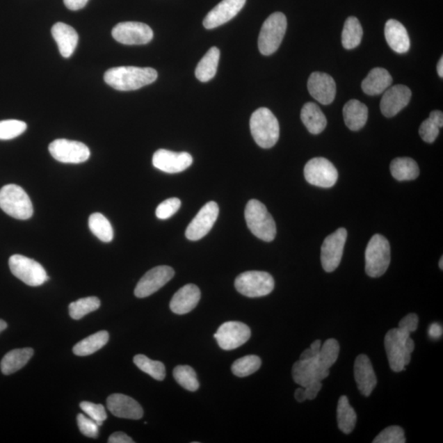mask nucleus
<instances>
[{"label": "nucleus", "mask_w": 443, "mask_h": 443, "mask_svg": "<svg viewBox=\"0 0 443 443\" xmlns=\"http://www.w3.org/2000/svg\"><path fill=\"white\" fill-rule=\"evenodd\" d=\"M245 2L246 0H223L205 17L204 26L207 29H214L225 24L237 15Z\"/></svg>", "instance_id": "20"}, {"label": "nucleus", "mask_w": 443, "mask_h": 443, "mask_svg": "<svg viewBox=\"0 0 443 443\" xmlns=\"http://www.w3.org/2000/svg\"><path fill=\"white\" fill-rule=\"evenodd\" d=\"M108 409L114 417L129 419L143 417V409L131 397L120 394H112L107 399Z\"/></svg>", "instance_id": "21"}, {"label": "nucleus", "mask_w": 443, "mask_h": 443, "mask_svg": "<svg viewBox=\"0 0 443 443\" xmlns=\"http://www.w3.org/2000/svg\"><path fill=\"white\" fill-rule=\"evenodd\" d=\"M304 175L309 184L330 188L335 186L339 178V172L335 166L325 158L319 157L310 159L305 164Z\"/></svg>", "instance_id": "10"}, {"label": "nucleus", "mask_w": 443, "mask_h": 443, "mask_svg": "<svg viewBox=\"0 0 443 443\" xmlns=\"http://www.w3.org/2000/svg\"><path fill=\"white\" fill-rule=\"evenodd\" d=\"M108 340V332L107 331H99L76 344L73 347V353L79 356L92 355L106 345Z\"/></svg>", "instance_id": "33"}, {"label": "nucleus", "mask_w": 443, "mask_h": 443, "mask_svg": "<svg viewBox=\"0 0 443 443\" xmlns=\"http://www.w3.org/2000/svg\"><path fill=\"white\" fill-rule=\"evenodd\" d=\"M405 433L399 426L387 427L374 438L373 443H405Z\"/></svg>", "instance_id": "43"}, {"label": "nucleus", "mask_w": 443, "mask_h": 443, "mask_svg": "<svg viewBox=\"0 0 443 443\" xmlns=\"http://www.w3.org/2000/svg\"><path fill=\"white\" fill-rule=\"evenodd\" d=\"M88 1L89 0H63L66 7L72 11L83 8Z\"/></svg>", "instance_id": "51"}, {"label": "nucleus", "mask_w": 443, "mask_h": 443, "mask_svg": "<svg viewBox=\"0 0 443 443\" xmlns=\"http://www.w3.org/2000/svg\"><path fill=\"white\" fill-rule=\"evenodd\" d=\"M49 152L57 161L63 163H81L88 161L90 152L88 146L79 141L67 139L54 140Z\"/></svg>", "instance_id": "11"}, {"label": "nucleus", "mask_w": 443, "mask_h": 443, "mask_svg": "<svg viewBox=\"0 0 443 443\" xmlns=\"http://www.w3.org/2000/svg\"><path fill=\"white\" fill-rule=\"evenodd\" d=\"M322 382L321 381L315 380L307 387H305V395H307V400H314L316 398L319 391L321 390Z\"/></svg>", "instance_id": "49"}, {"label": "nucleus", "mask_w": 443, "mask_h": 443, "mask_svg": "<svg viewBox=\"0 0 443 443\" xmlns=\"http://www.w3.org/2000/svg\"><path fill=\"white\" fill-rule=\"evenodd\" d=\"M363 29L360 21L355 17H350L346 20L341 34V43L346 49H353L362 42Z\"/></svg>", "instance_id": "35"}, {"label": "nucleus", "mask_w": 443, "mask_h": 443, "mask_svg": "<svg viewBox=\"0 0 443 443\" xmlns=\"http://www.w3.org/2000/svg\"><path fill=\"white\" fill-rule=\"evenodd\" d=\"M261 360L257 355H245L236 360L232 365V371L237 377H248L257 372L261 367Z\"/></svg>", "instance_id": "39"}, {"label": "nucleus", "mask_w": 443, "mask_h": 443, "mask_svg": "<svg viewBox=\"0 0 443 443\" xmlns=\"http://www.w3.org/2000/svg\"><path fill=\"white\" fill-rule=\"evenodd\" d=\"M340 351V346L339 341L335 339H328L323 346L321 351L315 358L319 367L324 369V371H330V368L332 367L339 358Z\"/></svg>", "instance_id": "37"}, {"label": "nucleus", "mask_w": 443, "mask_h": 443, "mask_svg": "<svg viewBox=\"0 0 443 443\" xmlns=\"http://www.w3.org/2000/svg\"><path fill=\"white\" fill-rule=\"evenodd\" d=\"M158 79V72L152 67H117L104 73V81L117 90H138L153 83Z\"/></svg>", "instance_id": "1"}, {"label": "nucleus", "mask_w": 443, "mask_h": 443, "mask_svg": "<svg viewBox=\"0 0 443 443\" xmlns=\"http://www.w3.org/2000/svg\"><path fill=\"white\" fill-rule=\"evenodd\" d=\"M410 333L401 328H392L385 336V345L392 371L401 372L410 364L411 353L405 348V341Z\"/></svg>", "instance_id": "7"}, {"label": "nucleus", "mask_w": 443, "mask_h": 443, "mask_svg": "<svg viewBox=\"0 0 443 443\" xmlns=\"http://www.w3.org/2000/svg\"><path fill=\"white\" fill-rule=\"evenodd\" d=\"M429 120H430L433 123L440 127H442L443 126V113L440 111H435L431 112L430 115H429Z\"/></svg>", "instance_id": "53"}, {"label": "nucleus", "mask_w": 443, "mask_h": 443, "mask_svg": "<svg viewBox=\"0 0 443 443\" xmlns=\"http://www.w3.org/2000/svg\"><path fill=\"white\" fill-rule=\"evenodd\" d=\"M346 239L347 232L341 227L324 240L321 248V264L326 272H333L339 266Z\"/></svg>", "instance_id": "13"}, {"label": "nucleus", "mask_w": 443, "mask_h": 443, "mask_svg": "<svg viewBox=\"0 0 443 443\" xmlns=\"http://www.w3.org/2000/svg\"><path fill=\"white\" fill-rule=\"evenodd\" d=\"M250 328L246 324L241 322L229 321L223 323L218 328L214 337H216L220 348L231 351L239 348L245 344L250 339Z\"/></svg>", "instance_id": "14"}, {"label": "nucleus", "mask_w": 443, "mask_h": 443, "mask_svg": "<svg viewBox=\"0 0 443 443\" xmlns=\"http://www.w3.org/2000/svg\"><path fill=\"white\" fill-rule=\"evenodd\" d=\"M419 324V318L415 314L406 315L399 323L398 328L409 332L410 333L417 331Z\"/></svg>", "instance_id": "48"}, {"label": "nucleus", "mask_w": 443, "mask_h": 443, "mask_svg": "<svg viewBox=\"0 0 443 443\" xmlns=\"http://www.w3.org/2000/svg\"><path fill=\"white\" fill-rule=\"evenodd\" d=\"M330 374V371H324L319 367L316 360H300L292 367V378L300 387H307L315 380L322 381Z\"/></svg>", "instance_id": "23"}, {"label": "nucleus", "mask_w": 443, "mask_h": 443, "mask_svg": "<svg viewBox=\"0 0 443 443\" xmlns=\"http://www.w3.org/2000/svg\"><path fill=\"white\" fill-rule=\"evenodd\" d=\"M391 249L389 242L379 234L373 236L365 250V271L369 277H381L389 267Z\"/></svg>", "instance_id": "6"}, {"label": "nucleus", "mask_w": 443, "mask_h": 443, "mask_svg": "<svg viewBox=\"0 0 443 443\" xmlns=\"http://www.w3.org/2000/svg\"><path fill=\"white\" fill-rule=\"evenodd\" d=\"M321 341L319 340L314 341L312 346H310V348L315 351V353H319V351L321 348Z\"/></svg>", "instance_id": "56"}, {"label": "nucleus", "mask_w": 443, "mask_h": 443, "mask_svg": "<svg viewBox=\"0 0 443 443\" xmlns=\"http://www.w3.org/2000/svg\"><path fill=\"white\" fill-rule=\"evenodd\" d=\"M153 166L157 170L167 173L184 172L193 164V159L187 152H173L168 150H159L154 154Z\"/></svg>", "instance_id": "17"}, {"label": "nucleus", "mask_w": 443, "mask_h": 443, "mask_svg": "<svg viewBox=\"0 0 443 443\" xmlns=\"http://www.w3.org/2000/svg\"><path fill=\"white\" fill-rule=\"evenodd\" d=\"M220 51L217 47H212L204 54L195 68L196 79L202 82H207L216 75Z\"/></svg>", "instance_id": "31"}, {"label": "nucleus", "mask_w": 443, "mask_h": 443, "mask_svg": "<svg viewBox=\"0 0 443 443\" xmlns=\"http://www.w3.org/2000/svg\"><path fill=\"white\" fill-rule=\"evenodd\" d=\"M308 90L318 102L327 105L333 102L336 97V83L330 75L314 72L308 80Z\"/></svg>", "instance_id": "19"}, {"label": "nucleus", "mask_w": 443, "mask_h": 443, "mask_svg": "<svg viewBox=\"0 0 443 443\" xmlns=\"http://www.w3.org/2000/svg\"><path fill=\"white\" fill-rule=\"evenodd\" d=\"M51 33L56 41L59 52L63 58H70L74 53L79 43V34L71 26L57 22L52 27Z\"/></svg>", "instance_id": "25"}, {"label": "nucleus", "mask_w": 443, "mask_h": 443, "mask_svg": "<svg viewBox=\"0 0 443 443\" xmlns=\"http://www.w3.org/2000/svg\"><path fill=\"white\" fill-rule=\"evenodd\" d=\"M337 424L341 432L349 435L354 430L356 424V414L349 400L346 396H341L337 404Z\"/></svg>", "instance_id": "34"}, {"label": "nucleus", "mask_w": 443, "mask_h": 443, "mask_svg": "<svg viewBox=\"0 0 443 443\" xmlns=\"http://www.w3.org/2000/svg\"><path fill=\"white\" fill-rule=\"evenodd\" d=\"M390 170L392 177L397 181L417 179L419 168L417 162L410 158H396L392 161Z\"/></svg>", "instance_id": "32"}, {"label": "nucleus", "mask_w": 443, "mask_h": 443, "mask_svg": "<svg viewBox=\"0 0 443 443\" xmlns=\"http://www.w3.org/2000/svg\"><path fill=\"white\" fill-rule=\"evenodd\" d=\"M219 208L216 202H210L205 204L187 227L186 239L190 241H199L207 236L216 223Z\"/></svg>", "instance_id": "16"}, {"label": "nucleus", "mask_w": 443, "mask_h": 443, "mask_svg": "<svg viewBox=\"0 0 443 443\" xmlns=\"http://www.w3.org/2000/svg\"><path fill=\"white\" fill-rule=\"evenodd\" d=\"M108 442L109 443H134V441L132 440L129 436H127L126 433L122 432L113 433V435L109 437Z\"/></svg>", "instance_id": "50"}, {"label": "nucleus", "mask_w": 443, "mask_h": 443, "mask_svg": "<svg viewBox=\"0 0 443 443\" xmlns=\"http://www.w3.org/2000/svg\"><path fill=\"white\" fill-rule=\"evenodd\" d=\"M77 424L82 435L91 438H97L99 435V426L92 419L86 417L84 414L77 415Z\"/></svg>", "instance_id": "46"}, {"label": "nucleus", "mask_w": 443, "mask_h": 443, "mask_svg": "<svg viewBox=\"0 0 443 443\" xmlns=\"http://www.w3.org/2000/svg\"><path fill=\"white\" fill-rule=\"evenodd\" d=\"M112 35L118 42L127 45L148 44L154 38L148 25L137 22H120L113 27Z\"/></svg>", "instance_id": "12"}, {"label": "nucleus", "mask_w": 443, "mask_h": 443, "mask_svg": "<svg viewBox=\"0 0 443 443\" xmlns=\"http://www.w3.org/2000/svg\"><path fill=\"white\" fill-rule=\"evenodd\" d=\"M301 121L310 134L318 135L325 129L327 118L321 108L312 102L305 104L300 112Z\"/></svg>", "instance_id": "29"}, {"label": "nucleus", "mask_w": 443, "mask_h": 443, "mask_svg": "<svg viewBox=\"0 0 443 443\" xmlns=\"http://www.w3.org/2000/svg\"><path fill=\"white\" fill-rule=\"evenodd\" d=\"M440 268H441V269H442H442H443V257H442V258H441V259H440Z\"/></svg>", "instance_id": "59"}, {"label": "nucleus", "mask_w": 443, "mask_h": 443, "mask_svg": "<svg viewBox=\"0 0 443 443\" xmlns=\"http://www.w3.org/2000/svg\"><path fill=\"white\" fill-rule=\"evenodd\" d=\"M80 408L88 415L89 418L92 419L97 423L99 427H102L103 422L107 419L106 410H105L102 405L91 403L89 401H82L80 404Z\"/></svg>", "instance_id": "44"}, {"label": "nucleus", "mask_w": 443, "mask_h": 443, "mask_svg": "<svg viewBox=\"0 0 443 443\" xmlns=\"http://www.w3.org/2000/svg\"><path fill=\"white\" fill-rule=\"evenodd\" d=\"M392 83V77L385 68L376 67L369 72L362 81L364 92L369 95H380L389 88Z\"/></svg>", "instance_id": "27"}, {"label": "nucleus", "mask_w": 443, "mask_h": 443, "mask_svg": "<svg viewBox=\"0 0 443 443\" xmlns=\"http://www.w3.org/2000/svg\"><path fill=\"white\" fill-rule=\"evenodd\" d=\"M7 323L6 321H2V319H0V332H3V330H6L7 328Z\"/></svg>", "instance_id": "58"}, {"label": "nucleus", "mask_w": 443, "mask_h": 443, "mask_svg": "<svg viewBox=\"0 0 443 443\" xmlns=\"http://www.w3.org/2000/svg\"><path fill=\"white\" fill-rule=\"evenodd\" d=\"M173 377L178 385L190 392L198 390L200 383L196 373L188 365H178L173 371Z\"/></svg>", "instance_id": "40"}, {"label": "nucleus", "mask_w": 443, "mask_h": 443, "mask_svg": "<svg viewBox=\"0 0 443 443\" xmlns=\"http://www.w3.org/2000/svg\"><path fill=\"white\" fill-rule=\"evenodd\" d=\"M411 90L408 86L396 85L385 91L380 103L381 112L387 118L396 115L408 106L410 102Z\"/></svg>", "instance_id": "18"}, {"label": "nucleus", "mask_w": 443, "mask_h": 443, "mask_svg": "<svg viewBox=\"0 0 443 443\" xmlns=\"http://www.w3.org/2000/svg\"><path fill=\"white\" fill-rule=\"evenodd\" d=\"M250 127L255 143L261 148H272L280 139V123L267 108H259L252 113Z\"/></svg>", "instance_id": "2"}, {"label": "nucleus", "mask_w": 443, "mask_h": 443, "mask_svg": "<svg viewBox=\"0 0 443 443\" xmlns=\"http://www.w3.org/2000/svg\"><path fill=\"white\" fill-rule=\"evenodd\" d=\"M354 376L360 394L371 396L377 385V378L371 360L367 355L357 356L354 365Z\"/></svg>", "instance_id": "22"}, {"label": "nucleus", "mask_w": 443, "mask_h": 443, "mask_svg": "<svg viewBox=\"0 0 443 443\" xmlns=\"http://www.w3.org/2000/svg\"><path fill=\"white\" fill-rule=\"evenodd\" d=\"M200 291L198 286L187 284L178 290L172 296L170 309L176 314H186L196 307L200 300Z\"/></svg>", "instance_id": "24"}, {"label": "nucleus", "mask_w": 443, "mask_h": 443, "mask_svg": "<svg viewBox=\"0 0 443 443\" xmlns=\"http://www.w3.org/2000/svg\"><path fill=\"white\" fill-rule=\"evenodd\" d=\"M319 353H315L312 348H308L303 351L300 355V360H312L317 357Z\"/></svg>", "instance_id": "54"}, {"label": "nucleus", "mask_w": 443, "mask_h": 443, "mask_svg": "<svg viewBox=\"0 0 443 443\" xmlns=\"http://www.w3.org/2000/svg\"><path fill=\"white\" fill-rule=\"evenodd\" d=\"M0 208L8 216L26 220L33 216V205L21 186L9 184L0 190Z\"/></svg>", "instance_id": "4"}, {"label": "nucleus", "mask_w": 443, "mask_h": 443, "mask_svg": "<svg viewBox=\"0 0 443 443\" xmlns=\"http://www.w3.org/2000/svg\"><path fill=\"white\" fill-rule=\"evenodd\" d=\"M100 307V300L95 296L81 298L70 305V314L72 319L79 321Z\"/></svg>", "instance_id": "41"}, {"label": "nucleus", "mask_w": 443, "mask_h": 443, "mask_svg": "<svg viewBox=\"0 0 443 443\" xmlns=\"http://www.w3.org/2000/svg\"><path fill=\"white\" fill-rule=\"evenodd\" d=\"M134 362L141 371L149 374L156 380L163 381L166 378V369L162 362L150 360L145 355H136Z\"/></svg>", "instance_id": "38"}, {"label": "nucleus", "mask_w": 443, "mask_h": 443, "mask_svg": "<svg viewBox=\"0 0 443 443\" xmlns=\"http://www.w3.org/2000/svg\"><path fill=\"white\" fill-rule=\"evenodd\" d=\"M273 277L266 272L248 271L242 273L235 280V287L241 295L248 298H261L271 294L274 289Z\"/></svg>", "instance_id": "8"}, {"label": "nucleus", "mask_w": 443, "mask_h": 443, "mask_svg": "<svg viewBox=\"0 0 443 443\" xmlns=\"http://www.w3.org/2000/svg\"><path fill=\"white\" fill-rule=\"evenodd\" d=\"M428 335L432 339H438L442 335V328L440 323H432L428 330Z\"/></svg>", "instance_id": "52"}, {"label": "nucleus", "mask_w": 443, "mask_h": 443, "mask_svg": "<svg viewBox=\"0 0 443 443\" xmlns=\"http://www.w3.org/2000/svg\"><path fill=\"white\" fill-rule=\"evenodd\" d=\"M246 225L252 234L264 241L275 239V222L264 204L257 200H250L245 209Z\"/></svg>", "instance_id": "3"}, {"label": "nucleus", "mask_w": 443, "mask_h": 443, "mask_svg": "<svg viewBox=\"0 0 443 443\" xmlns=\"http://www.w3.org/2000/svg\"><path fill=\"white\" fill-rule=\"evenodd\" d=\"M369 111L367 105L357 99H351L345 104L344 117L346 125L351 131L363 129L368 120Z\"/></svg>", "instance_id": "28"}, {"label": "nucleus", "mask_w": 443, "mask_h": 443, "mask_svg": "<svg viewBox=\"0 0 443 443\" xmlns=\"http://www.w3.org/2000/svg\"><path fill=\"white\" fill-rule=\"evenodd\" d=\"M9 268L13 275L31 287H39L49 280L47 271L35 260L21 255H13L9 259Z\"/></svg>", "instance_id": "9"}, {"label": "nucleus", "mask_w": 443, "mask_h": 443, "mask_svg": "<svg viewBox=\"0 0 443 443\" xmlns=\"http://www.w3.org/2000/svg\"><path fill=\"white\" fill-rule=\"evenodd\" d=\"M437 70L438 75H440V76L442 77V79L443 77V58L442 57L440 58V62H438L437 63Z\"/></svg>", "instance_id": "57"}, {"label": "nucleus", "mask_w": 443, "mask_h": 443, "mask_svg": "<svg viewBox=\"0 0 443 443\" xmlns=\"http://www.w3.org/2000/svg\"><path fill=\"white\" fill-rule=\"evenodd\" d=\"M89 228L97 239L111 242L113 239V229L111 222L102 214L95 213L89 218Z\"/></svg>", "instance_id": "36"}, {"label": "nucleus", "mask_w": 443, "mask_h": 443, "mask_svg": "<svg viewBox=\"0 0 443 443\" xmlns=\"http://www.w3.org/2000/svg\"><path fill=\"white\" fill-rule=\"evenodd\" d=\"M419 132L426 143H435L438 134H440V127L428 118L420 125Z\"/></svg>", "instance_id": "47"}, {"label": "nucleus", "mask_w": 443, "mask_h": 443, "mask_svg": "<svg viewBox=\"0 0 443 443\" xmlns=\"http://www.w3.org/2000/svg\"><path fill=\"white\" fill-rule=\"evenodd\" d=\"M295 398L298 401V403H303V401L307 400V395H305V387H301L296 390Z\"/></svg>", "instance_id": "55"}, {"label": "nucleus", "mask_w": 443, "mask_h": 443, "mask_svg": "<svg viewBox=\"0 0 443 443\" xmlns=\"http://www.w3.org/2000/svg\"><path fill=\"white\" fill-rule=\"evenodd\" d=\"M26 127V123L19 120L0 121V140L15 139L24 134Z\"/></svg>", "instance_id": "42"}, {"label": "nucleus", "mask_w": 443, "mask_h": 443, "mask_svg": "<svg viewBox=\"0 0 443 443\" xmlns=\"http://www.w3.org/2000/svg\"><path fill=\"white\" fill-rule=\"evenodd\" d=\"M287 26V17L282 13H274L269 16L264 22L259 35V52L266 56L275 53L284 38Z\"/></svg>", "instance_id": "5"}, {"label": "nucleus", "mask_w": 443, "mask_h": 443, "mask_svg": "<svg viewBox=\"0 0 443 443\" xmlns=\"http://www.w3.org/2000/svg\"><path fill=\"white\" fill-rule=\"evenodd\" d=\"M33 355L34 351L31 348L15 349L9 351L4 355L1 364H0L2 373L8 376V374L19 371L25 367Z\"/></svg>", "instance_id": "30"}, {"label": "nucleus", "mask_w": 443, "mask_h": 443, "mask_svg": "<svg viewBox=\"0 0 443 443\" xmlns=\"http://www.w3.org/2000/svg\"><path fill=\"white\" fill-rule=\"evenodd\" d=\"M385 38L392 50L398 54L408 51L410 42L405 27L400 22L390 19L386 22Z\"/></svg>", "instance_id": "26"}, {"label": "nucleus", "mask_w": 443, "mask_h": 443, "mask_svg": "<svg viewBox=\"0 0 443 443\" xmlns=\"http://www.w3.org/2000/svg\"><path fill=\"white\" fill-rule=\"evenodd\" d=\"M175 271L170 266H158L150 269L137 283L135 296L138 298L152 296L167 284L175 277Z\"/></svg>", "instance_id": "15"}, {"label": "nucleus", "mask_w": 443, "mask_h": 443, "mask_svg": "<svg viewBox=\"0 0 443 443\" xmlns=\"http://www.w3.org/2000/svg\"><path fill=\"white\" fill-rule=\"evenodd\" d=\"M181 204V200L178 198L168 199L159 204L155 214L159 219L170 218L178 211Z\"/></svg>", "instance_id": "45"}]
</instances>
